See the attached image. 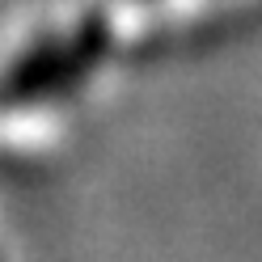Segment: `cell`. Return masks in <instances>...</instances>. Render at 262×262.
I'll return each mask as SVG.
<instances>
[{
    "mask_svg": "<svg viewBox=\"0 0 262 262\" xmlns=\"http://www.w3.org/2000/svg\"><path fill=\"white\" fill-rule=\"evenodd\" d=\"M76 80V63H72V47L63 42H38L13 63L9 72V106H21V102H34L42 93H55L63 85Z\"/></svg>",
    "mask_w": 262,
    "mask_h": 262,
    "instance_id": "obj_1",
    "label": "cell"
}]
</instances>
